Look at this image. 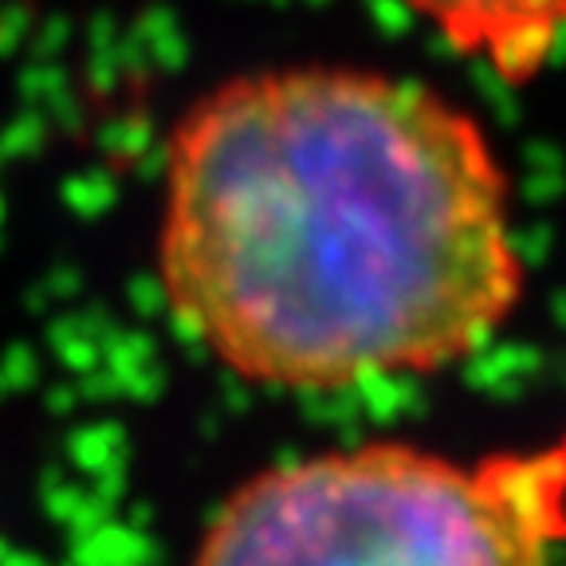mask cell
<instances>
[{
  "label": "cell",
  "mask_w": 566,
  "mask_h": 566,
  "mask_svg": "<svg viewBox=\"0 0 566 566\" xmlns=\"http://www.w3.org/2000/svg\"><path fill=\"white\" fill-rule=\"evenodd\" d=\"M421 12L460 55L480 60L504 83H531L551 63L563 0H401Z\"/></svg>",
  "instance_id": "obj_3"
},
{
  "label": "cell",
  "mask_w": 566,
  "mask_h": 566,
  "mask_svg": "<svg viewBox=\"0 0 566 566\" xmlns=\"http://www.w3.org/2000/svg\"><path fill=\"white\" fill-rule=\"evenodd\" d=\"M563 444L452 460L406 441L248 476L189 566H555Z\"/></svg>",
  "instance_id": "obj_2"
},
{
  "label": "cell",
  "mask_w": 566,
  "mask_h": 566,
  "mask_svg": "<svg viewBox=\"0 0 566 566\" xmlns=\"http://www.w3.org/2000/svg\"><path fill=\"white\" fill-rule=\"evenodd\" d=\"M158 280L177 327L237 378L346 389L464 363L527 272L469 111L386 71L283 67L177 123Z\"/></svg>",
  "instance_id": "obj_1"
}]
</instances>
